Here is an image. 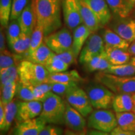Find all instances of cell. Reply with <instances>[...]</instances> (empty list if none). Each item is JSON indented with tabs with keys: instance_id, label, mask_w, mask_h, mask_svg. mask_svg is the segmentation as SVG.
I'll list each match as a JSON object with an SVG mask.
<instances>
[{
	"instance_id": "f1b7e54d",
	"label": "cell",
	"mask_w": 135,
	"mask_h": 135,
	"mask_svg": "<svg viewBox=\"0 0 135 135\" xmlns=\"http://www.w3.org/2000/svg\"><path fill=\"white\" fill-rule=\"evenodd\" d=\"M33 87V86L25 83L19 80L16 83V97L21 101L35 100Z\"/></svg>"
},
{
	"instance_id": "c3c4849f",
	"label": "cell",
	"mask_w": 135,
	"mask_h": 135,
	"mask_svg": "<svg viewBox=\"0 0 135 135\" xmlns=\"http://www.w3.org/2000/svg\"><path fill=\"white\" fill-rule=\"evenodd\" d=\"M128 51L129 52L131 55L135 56V40L133 42H132L131 45H129Z\"/></svg>"
},
{
	"instance_id": "484cf974",
	"label": "cell",
	"mask_w": 135,
	"mask_h": 135,
	"mask_svg": "<svg viewBox=\"0 0 135 135\" xmlns=\"http://www.w3.org/2000/svg\"><path fill=\"white\" fill-rule=\"evenodd\" d=\"M88 71L90 72L99 71V72H103L109 68L111 63L108 60L105 51L94 57L91 60L84 65Z\"/></svg>"
},
{
	"instance_id": "8fae6325",
	"label": "cell",
	"mask_w": 135,
	"mask_h": 135,
	"mask_svg": "<svg viewBox=\"0 0 135 135\" xmlns=\"http://www.w3.org/2000/svg\"><path fill=\"white\" fill-rule=\"evenodd\" d=\"M43 102L37 100L21 101L18 102V112L16 120L18 123L35 119L40 116Z\"/></svg>"
},
{
	"instance_id": "f6af8a7d",
	"label": "cell",
	"mask_w": 135,
	"mask_h": 135,
	"mask_svg": "<svg viewBox=\"0 0 135 135\" xmlns=\"http://www.w3.org/2000/svg\"><path fill=\"white\" fill-rule=\"evenodd\" d=\"M6 41H5V36L4 32L2 30V26L1 28L0 31V52L6 50Z\"/></svg>"
},
{
	"instance_id": "4316f807",
	"label": "cell",
	"mask_w": 135,
	"mask_h": 135,
	"mask_svg": "<svg viewBox=\"0 0 135 135\" xmlns=\"http://www.w3.org/2000/svg\"><path fill=\"white\" fill-rule=\"evenodd\" d=\"M118 126L123 129L135 132V113L134 112L116 113Z\"/></svg>"
},
{
	"instance_id": "f35d334b",
	"label": "cell",
	"mask_w": 135,
	"mask_h": 135,
	"mask_svg": "<svg viewBox=\"0 0 135 135\" xmlns=\"http://www.w3.org/2000/svg\"><path fill=\"white\" fill-rule=\"evenodd\" d=\"M22 33L18 20H10L7 27V40L10 45L16 40Z\"/></svg>"
},
{
	"instance_id": "4dcf8cb0",
	"label": "cell",
	"mask_w": 135,
	"mask_h": 135,
	"mask_svg": "<svg viewBox=\"0 0 135 135\" xmlns=\"http://www.w3.org/2000/svg\"><path fill=\"white\" fill-rule=\"evenodd\" d=\"M18 66L6 68L0 70V79H1V87L4 84L13 81H18L19 80Z\"/></svg>"
},
{
	"instance_id": "d4e9b609",
	"label": "cell",
	"mask_w": 135,
	"mask_h": 135,
	"mask_svg": "<svg viewBox=\"0 0 135 135\" xmlns=\"http://www.w3.org/2000/svg\"><path fill=\"white\" fill-rule=\"evenodd\" d=\"M30 43L31 35H28L22 32L19 38L9 45L16 55L24 56L26 59L29 54Z\"/></svg>"
},
{
	"instance_id": "8992f818",
	"label": "cell",
	"mask_w": 135,
	"mask_h": 135,
	"mask_svg": "<svg viewBox=\"0 0 135 135\" xmlns=\"http://www.w3.org/2000/svg\"><path fill=\"white\" fill-rule=\"evenodd\" d=\"M86 93L93 108L95 109H108L113 105L114 94L112 91L99 83L89 85Z\"/></svg>"
},
{
	"instance_id": "74e56055",
	"label": "cell",
	"mask_w": 135,
	"mask_h": 135,
	"mask_svg": "<svg viewBox=\"0 0 135 135\" xmlns=\"http://www.w3.org/2000/svg\"><path fill=\"white\" fill-rule=\"evenodd\" d=\"M52 84V92L60 97H65L72 89L78 86V83H51Z\"/></svg>"
},
{
	"instance_id": "7bdbcfd3",
	"label": "cell",
	"mask_w": 135,
	"mask_h": 135,
	"mask_svg": "<svg viewBox=\"0 0 135 135\" xmlns=\"http://www.w3.org/2000/svg\"><path fill=\"white\" fill-rule=\"evenodd\" d=\"M109 133L110 135H135V132L134 131L124 130L118 126Z\"/></svg>"
},
{
	"instance_id": "ee69618b",
	"label": "cell",
	"mask_w": 135,
	"mask_h": 135,
	"mask_svg": "<svg viewBox=\"0 0 135 135\" xmlns=\"http://www.w3.org/2000/svg\"><path fill=\"white\" fill-rule=\"evenodd\" d=\"M5 119V104L0 101V129L4 126Z\"/></svg>"
},
{
	"instance_id": "e0dca14e",
	"label": "cell",
	"mask_w": 135,
	"mask_h": 135,
	"mask_svg": "<svg viewBox=\"0 0 135 135\" xmlns=\"http://www.w3.org/2000/svg\"><path fill=\"white\" fill-rule=\"evenodd\" d=\"M21 31L28 35H31L36 25V18L31 1L28 3L18 19Z\"/></svg>"
},
{
	"instance_id": "44dd1931",
	"label": "cell",
	"mask_w": 135,
	"mask_h": 135,
	"mask_svg": "<svg viewBox=\"0 0 135 135\" xmlns=\"http://www.w3.org/2000/svg\"><path fill=\"white\" fill-rule=\"evenodd\" d=\"M105 46L128 50L129 43L110 28H105L102 34Z\"/></svg>"
},
{
	"instance_id": "60d3db41",
	"label": "cell",
	"mask_w": 135,
	"mask_h": 135,
	"mask_svg": "<svg viewBox=\"0 0 135 135\" xmlns=\"http://www.w3.org/2000/svg\"><path fill=\"white\" fill-rule=\"evenodd\" d=\"M55 56L57 58L61 60L69 66L75 64L76 63L77 61L76 56L75 53H74L72 48L66 51L65 52H63L61 53L55 54Z\"/></svg>"
},
{
	"instance_id": "6da1fadb",
	"label": "cell",
	"mask_w": 135,
	"mask_h": 135,
	"mask_svg": "<svg viewBox=\"0 0 135 135\" xmlns=\"http://www.w3.org/2000/svg\"><path fill=\"white\" fill-rule=\"evenodd\" d=\"M63 0H32L36 23L43 28L48 36L62 26L61 9Z\"/></svg>"
},
{
	"instance_id": "277c9868",
	"label": "cell",
	"mask_w": 135,
	"mask_h": 135,
	"mask_svg": "<svg viewBox=\"0 0 135 135\" xmlns=\"http://www.w3.org/2000/svg\"><path fill=\"white\" fill-rule=\"evenodd\" d=\"M99 83L103 84L116 93H135V76H119L111 74L99 72L96 75Z\"/></svg>"
},
{
	"instance_id": "9a60e30c",
	"label": "cell",
	"mask_w": 135,
	"mask_h": 135,
	"mask_svg": "<svg viewBox=\"0 0 135 135\" xmlns=\"http://www.w3.org/2000/svg\"><path fill=\"white\" fill-rule=\"evenodd\" d=\"M98 18L101 26H104L110 22L112 13L106 0H84Z\"/></svg>"
},
{
	"instance_id": "e575fe53",
	"label": "cell",
	"mask_w": 135,
	"mask_h": 135,
	"mask_svg": "<svg viewBox=\"0 0 135 135\" xmlns=\"http://www.w3.org/2000/svg\"><path fill=\"white\" fill-rule=\"evenodd\" d=\"M17 81H13L4 84L1 87V101L4 104H7L11 101L16 95Z\"/></svg>"
},
{
	"instance_id": "d590c367",
	"label": "cell",
	"mask_w": 135,
	"mask_h": 135,
	"mask_svg": "<svg viewBox=\"0 0 135 135\" xmlns=\"http://www.w3.org/2000/svg\"><path fill=\"white\" fill-rule=\"evenodd\" d=\"M35 99L43 101L52 93V84L51 83H43L33 87Z\"/></svg>"
},
{
	"instance_id": "ba28073f",
	"label": "cell",
	"mask_w": 135,
	"mask_h": 135,
	"mask_svg": "<svg viewBox=\"0 0 135 135\" xmlns=\"http://www.w3.org/2000/svg\"><path fill=\"white\" fill-rule=\"evenodd\" d=\"M105 51L103 38L97 33H91L83 47L79 56V61L85 65L97 56Z\"/></svg>"
},
{
	"instance_id": "603a6c76",
	"label": "cell",
	"mask_w": 135,
	"mask_h": 135,
	"mask_svg": "<svg viewBox=\"0 0 135 135\" xmlns=\"http://www.w3.org/2000/svg\"><path fill=\"white\" fill-rule=\"evenodd\" d=\"M105 53L111 65H118L128 63L131 59V54L128 50L105 46Z\"/></svg>"
},
{
	"instance_id": "3957f363",
	"label": "cell",
	"mask_w": 135,
	"mask_h": 135,
	"mask_svg": "<svg viewBox=\"0 0 135 135\" xmlns=\"http://www.w3.org/2000/svg\"><path fill=\"white\" fill-rule=\"evenodd\" d=\"M18 70L19 80L33 86L46 83L50 74L45 66L26 60L20 61Z\"/></svg>"
},
{
	"instance_id": "d6a6232c",
	"label": "cell",
	"mask_w": 135,
	"mask_h": 135,
	"mask_svg": "<svg viewBox=\"0 0 135 135\" xmlns=\"http://www.w3.org/2000/svg\"><path fill=\"white\" fill-rule=\"evenodd\" d=\"M45 36L43 28L41 25L36 23L35 30L31 35V43H30L29 54L34 51L43 43Z\"/></svg>"
},
{
	"instance_id": "cb8c5ba5",
	"label": "cell",
	"mask_w": 135,
	"mask_h": 135,
	"mask_svg": "<svg viewBox=\"0 0 135 135\" xmlns=\"http://www.w3.org/2000/svg\"><path fill=\"white\" fill-rule=\"evenodd\" d=\"M83 79L76 70L58 73L50 74L48 81V83H79L82 81Z\"/></svg>"
},
{
	"instance_id": "8d00e7d4",
	"label": "cell",
	"mask_w": 135,
	"mask_h": 135,
	"mask_svg": "<svg viewBox=\"0 0 135 135\" xmlns=\"http://www.w3.org/2000/svg\"><path fill=\"white\" fill-rule=\"evenodd\" d=\"M45 66L50 74H53L67 71L70 66L60 59L57 58L55 55Z\"/></svg>"
},
{
	"instance_id": "7402d4cb",
	"label": "cell",
	"mask_w": 135,
	"mask_h": 135,
	"mask_svg": "<svg viewBox=\"0 0 135 135\" xmlns=\"http://www.w3.org/2000/svg\"><path fill=\"white\" fill-rule=\"evenodd\" d=\"M112 106L115 113L133 111L134 108L133 95L129 93H118L114 96Z\"/></svg>"
},
{
	"instance_id": "4fadbf2b",
	"label": "cell",
	"mask_w": 135,
	"mask_h": 135,
	"mask_svg": "<svg viewBox=\"0 0 135 135\" xmlns=\"http://www.w3.org/2000/svg\"><path fill=\"white\" fill-rule=\"evenodd\" d=\"M65 124L73 131H82L86 129V121L84 116L67 101H66Z\"/></svg>"
},
{
	"instance_id": "ac0fdd59",
	"label": "cell",
	"mask_w": 135,
	"mask_h": 135,
	"mask_svg": "<svg viewBox=\"0 0 135 135\" xmlns=\"http://www.w3.org/2000/svg\"><path fill=\"white\" fill-rule=\"evenodd\" d=\"M92 32L83 23L73 31L72 50L76 58L80 56L83 47Z\"/></svg>"
},
{
	"instance_id": "1f68e13d",
	"label": "cell",
	"mask_w": 135,
	"mask_h": 135,
	"mask_svg": "<svg viewBox=\"0 0 135 135\" xmlns=\"http://www.w3.org/2000/svg\"><path fill=\"white\" fill-rule=\"evenodd\" d=\"M13 0H0V23L2 27L7 28L11 16Z\"/></svg>"
},
{
	"instance_id": "ab89813d",
	"label": "cell",
	"mask_w": 135,
	"mask_h": 135,
	"mask_svg": "<svg viewBox=\"0 0 135 135\" xmlns=\"http://www.w3.org/2000/svg\"><path fill=\"white\" fill-rule=\"evenodd\" d=\"M28 0H13L10 20H18L26 6Z\"/></svg>"
},
{
	"instance_id": "836d02e7",
	"label": "cell",
	"mask_w": 135,
	"mask_h": 135,
	"mask_svg": "<svg viewBox=\"0 0 135 135\" xmlns=\"http://www.w3.org/2000/svg\"><path fill=\"white\" fill-rule=\"evenodd\" d=\"M21 58V56L15 55L7 50L0 52V70L18 65L17 61Z\"/></svg>"
},
{
	"instance_id": "f907efd6",
	"label": "cell",
	"mask_w": 135,
	"mask_h": 135,
	"mask_svg": "<svg viewBox=\"0 0 135 135\" xmlns=\"http://www.w3.org/2000/svg\"><path fill=\"white\" fill-rule=\"evenodd\" d=\"M133 101H134V108H133V112L135 113V93L133 94Z\"/></svg>"
},
{
	"instance_id": "f546056e",
	"label": "cell",
	"mask_w": 135,
	"mask_h": 135,
	"mask_svg": "<svg viewBox=\"0 0 135 135\" xmlns=\"http://www.w3.org/2000/svg\"><path fill=\"white\" fill-rule=\"evenodd\" d=\"M18 112V102L11 101L7 104H5V119L4 126L1 131L6 132L11 127L13 120L16 119Z\"/></svg>"
},
{
	"instance_id": "7c38bea8",
	"label": "cell",
	"mask_w": 135,
	"mask_h": 135,
	"mask_svg": "<svg viewBox=\"0 0 135 135\" xmlns=\"http://www.w3.org/2000/svg\"><path fill=\"white\" fill-rule=\"evenodd\" d=\"M110 28L129 44L135 40V20L132 18L116 17Z\"/></svg>"
},
{
	"instance_id": "9c48e42d",
	"label": "cell",
	"mask_w": 135,
	"mask_h": 135,
	"mask_svg": "<svg viewBox=\"0 0 135 135\" xmlns=\"http://www.w3.org/2000/svg\"><path fill=\"white\" fill-rule=\"evenodd\" d=\"M66 101L72 107L78 111L84 117L91 113L93 108L91 104L86 91L78 86L72 89L65 96Z\"/></svg>"
},
{
	"instance_id": "5bb4252c",
	"label": "cell",
	"mask_w": 135,
	"mask_h": 135,
	"mask_svg": "<svg viewBox=\"0 0 135 135\" xmlns=\"http://www.w3.org/2000/svg\"><path fill=\"white\" fill-rule=\"evenodd\" d=\"M46 124L45 121L40 116L23 121L16 126L14 135H38Z\"/></svg>"
},
{
	"instance_id": "b9f144b4",
	"label": "cell",
	"mask_w": 135,
	"mask_h": 135,
	"mask_svg": "<svg viewBox=\"0 0 135 135\" xmlns=\"http://www.w3.org/2000/svg\"><path fill=\"white\" fill-rule=\"evenodd\" d=\"M64 131L63 128L58 125L48 124L38 135H63Z\"/></svg>"
},
{
	"instance_id": "52a82bcc",
	"label": "cell",
	"mask_w": 135,
	"mask_h": 135,
	"mask_svg": "<svg viewBox=\"0 0 135 135\" xmlns=\"http://www.w3.org/2000/svg\"><path fill=\"white\" fill-rule=\"evenodd\" d=\"M44 42L55 54H60L72 48L73 35L67 27L45 36Z\"/></svg>"
},
{
	"instance_id": "bcb514c9",
	"label": "cell",
	"mask_w": 135,
	"mask_h": 135,
	"mask_svg": "<svg viewBox=\"0 0 135 135\" xmlns=\"http://www.w3.org/2000/svg\"><path fill=\"white\" fill-rule=\"evenodd\" d=\"M86 131L87 130L86 129V130L82 131H75L68 128L64 131L63 135H87Z\"/></svg>"
},
{
	"instance_id": "30bf717a",
	"label": "cell",
	"mask_w": 135,
	"mask_h": 135,
	"mask_svg": "<svg viewBox=\"0 0 135 135\" xmlns=\"http://www.w3.org/2000/svg\"><path fill=\"white\" fill-rule=\"evenodd\" d=\"M62 13L66 26L70 30L83 24L79 0H63Z\"/></svg>"
},
{
	"instance_id": "7dc6e473",
	"label": "cell",
	"mask_w": 135,
	"mask_h": 135,
	"mask_svg": "<svg viewBox=\"0 0 135 135\" xmlns=\"http://www.w3.org/2000/svg\"><path fill=\"white\" fill-rule=\"evenodd\" d=\"M87 135H110L109 133L104 132V131H101L98 130H96V129H90L89 130L86 131Z\"/></svg>"
},
{
	"instance_id": "83f0119b",
	"label": "cell",
	"mask_w": 135,
	"mask_h": 135,
	"mask_svg": "<svg viewBox=\"0 0 135 135\" xmlns=\"http://www.w3.org/2000/svg\"><path fill=\"white\" fill-rule=\"evenodd\" d=\"M103 72L119 76H131L135 75V68L129 63L118 65H111Z\"/></svg>"
},
{
	"instance_id": "d6986e66",
	"label": "cell",
	"mask_w": 135,
	"mask_h": 135,
	"mask_svg": "<svg viewBox=\"0 0 135 135\" xmlns=\"http://www.w3.org/2000/svg\"><path fill=\"white\" fill-rule=\"evenodd\" d=\"M55 55L45 42L26 57L25 60L33 63L45 66Z\"/></svg>"
},
{
	"instance_id": "681fc988",
	"label": "cell",
	"mask_w": 135,
	"mask_h": 135,
	"mask_svg": "<svg viewBox=\"0 0 135 135\" xmlns=\"http://www.w3.org/2000/svg\"><path fill=\"white\" fill-rule=\"evenodd\" d=\"M129 63H131V65H132L134 67V68H135V56H134L132 57V58H131L130 60H129Z\"/></svg>"
},
{
	"instance_id": "5b68a950",
	"label": "cell",
	"mask_w": 135,
	"mask_h": 135,
	"mask_svg": "<svg viewBox=\"0 0 135 135\" xmlns=\"http://www.w3.org/2000/svg\"><path fill=\"white\" fill-rule=\"evenodd\" d=\"M88 127L106 133H110L118 126L116 114L108 109H95L88 118Z\"/></svg>"
},
{
	"instance_id": "816d5d0a",
	"label": "cell",
	"mask_w": 135,
	"mask_h": 135,
	"mask_svg": "<svg viewBox=\"0 0 135 135\" xmlns=\"http://www.w3.org/2000/svg\"><path fill=\"white\" fill-rule=\"evenodd\" d=\"M129 1V3L133 5V6H135V0H128Z\"/></svg>"
},
{
	"instance_id": "ffe728a7",
	"label": "cell",
	"mask_w": 135,
	"mask_h": 135,
	"mask_svg": "<svg viewBox=\"0 0 135 135\" xmlns=\"http://www.w3.org/2000/svg\"><path fill=\"white\" fill-rule=\"evenodd\" d=\"M111 13L116 17L128 18L133 10L134 6L128 0H106Z\"/></svg>"
},
{
	"instance_id": "7a4b0ae2",
	"label": "cell",
	"mask_w": 135,
	"mask_h": 135,
	"mask_svg": "<svg viewBox=\"0 0 135 135\" xmlns=\"http://www.w3.org/2000/svg\"><path fill=\"white\" fill-rule=\"evenodd\" d=\"M66 101L53 92L43 101V107L40 116L46 124L55 125L65 124Z\"/></svg>"
},
{
	"instance_id": "2e32d148",
	"label": "cell",
	"mask_w": 135,
	"mask_h": 135,
	"mask_svg": "<svg viewBox=\"0 0 135 135\" xmlns=\"http://www.w3.org/2000/svg\"><path fill=\"white\" fill-rule=\"evenodd\" d=\"M79 4L83 23L91 30L92 33H97L103 27L98 18L84 0H79Z\"/></svg>"
}]
</instances>
